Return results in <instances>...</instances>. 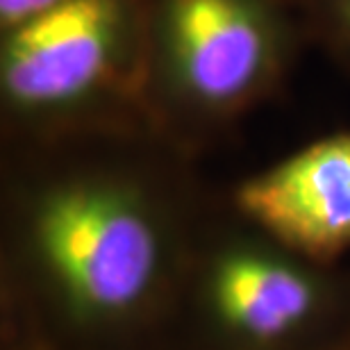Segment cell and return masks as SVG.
I'll list each match as a JSON object with an SVG mask.
<instances>
[{
    "instance_id": "1",
    "label": "cell",
    "mask_w": 350,
    "mask_h": 350,
    "mask_svg": "<svg viewBox=\"0 0 350 350\" xmlns=\"http://www.w3.org/2000/svg\"><path fill=\"white\" fill-rule=\"evenodd\" d=\"M150 132L3 146L5 350H171L216 205Z\"/></svg>"
},
{
    "instance_id": "2",
    "label": "cell",
    "mask_w": 350,
    "mask_h": 350,
    "mask_svg": "<svg viewBox=\"0 0 350 350\" xmlns=\"http://www.w3.org/2000/svg\"><path fill=\"white\" fill-rule=\"evenodd\" d=\"M305 48L293 0H150L148 130L196 159L282 91Z\"/></svg>"
},
{
    "instance_id": "3",
    "label": "cell",
    "mask_w": 350,
    "mask_h": 350,
    "mask_svg": "<svg viewBox=\"0 0 350 350\" xmlns=\"http://www.w3.org/2000/svg\"><path fill=\"white\" fill-rule=\"evenodd\" d=\"M148 7L150 0H66L0 32L3 146L150 132Z\"/></svg>"
},
{
    "instance_id": "4",
    "label": "cell",
    "mask_w": 350,
    "mask_h": 350,
    "mask_svg": "<svg viewBox=\"0 0 350 350\" xmlns=\"http://www.w3.org/2000/svg\"><path fill=\"white\" fill-rule=\"evenodd\" d=\"M171 350H350V273L284 246L226 202L202 223Z\"/></svg>"
},
{
    "instance_id": "5",
    "label": "cell",
    "mask_w": 350,
    "mask_h": 350,
    "mask_svg": "<svg viewBox=\"0 0 350 350\" xmlns=\"http://www.w3.org/2000/svg\"><path fill=\"white\" fill-rule=\"evenodd\" d=\"M230 207L284 246L337 266L350 250V130H339L243 178Z\"/></svg>"
},
{
    "instance_id": "6",
    "label": "cell",
    "mask_w": 350,
    "mask_h": 350,
    "mask_svg": "<svg viewBox=\"0 0 350 350\" xmlns=\"http://www.w3.org/2000/svg\"><path fill=\"white\" fill-rule=\"evenodd\" d=\"M310 48L350 75V0H293Z\"/></svg>"
},
{
    "instance_id": "7",
    "label": "cell",
    "mask_w": 350,
    "mask_h": 350,
    "mask_svg": "<svg viewBox=\"0 0 350 350\" xmlns=\"http://www.w3.org/2000/svg\"><path fill=\"white\" fill-rule=\"evenodd\" d=\"M66 0H0V32L25 23L37 14H44Z\"/></svg>"
}]
</instances>
